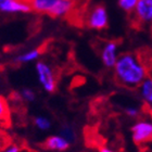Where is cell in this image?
Instances as JSON below:
<instances>
[{
	"label": "cell",
	"mask_w": 152,
	"mask_h": 152,
	"mask_svg": "<svg viewBox=\"0 0 152 152\" xmlns=\"http://www.w3.org/2000/svg\"><path fill=\"white\" fill-rule=\"evenodd\" d=\"M115 79L121 85L129 88H135L143 82L148 76L147 67L136 54H120L113 67Z\"/></svg>",
	"instance_id": "6da1fadb"
},
{
	"label": "cell",
	"mask_w": 152,
	"mask_h": 152,
	"mask_svg": "<svg viewBox=\"0 0 152 152\" xmlns=\"http://www.w3.org/2000/svg\"><path fill=\"white\" fill-rule=\"evenodd\" d=\"M32 10L53 18H64L74 9V0H29Z\"/></svg>",
	"instance_id": "7a4b0ae2"
},
{
	"label": "cell",
	"mask_w": 152,
	"mask_h": 152,
	"mask_svg": "<svg viewBox=\"0 0 152 152\" xmlns=\"http://www.w3.org/2000/svg\"><path fill=\"white\" fill-rule=\"evenodd\" d=\"M35 72L42 90L48 94H52L57 89V77L52 66L46 61L38 60L35 64Z\"/></svg>",
	"instance_id": "3957f363"
},
{
	"label": "cell",
	"mask_w": 152,
	"mask_h": 152,
	"mask_svg": "<svg viewBox=\"0 0 152 152\" xmlns=\"http://www.w3.org/2000/svg\"><path fill=\"white\" fill-rule=\"evenodd\" d=\"M109 24L108 10L103 4H96L89 10L86 16V25L95 31L107 28Z\"/></svg>",
	"instance_id": "277c9868"
},
{
	"label": "cell",
	"mask_w": 152,
	"mask_h": 152,
	"mask_svg": "<svg viewBox=\"0 0 152 152\" xmlns=\"http://www.w3.org/2000/svg\"><path fill=\"white\" fill-rule=\"evenodd\" d=\"M133 141L137 145H142L152 140V121L148 118L138 120L130 128Z\"/></svg>",
	"instance_id": "5b68a950"
},
{
	"label": "cell",
	"mask_w": 152,
	"mask_h": 152,
	"mask_svg": "<svg viewBox=\"0 0 152 152\" xmlns=\"http://www.w3.org/2000/svg\"><path fill=\"white\" fill-rule=\"evenodd\" d=\"M120 57L118 53V44L116 41H107L101 48L100 58L101 62L107 69H113L117 59Z\"/></svg>",
	"instance_id": "8992f818"
},
{
	"label": "cell",
	"mask_w": 152,
	"mask_h": 152,
	"mask_svg": "<svg viewBox=\"0 0 152 152\" xmlns=\"http://www.w3.org/2000/svg\"><path fill=\"white\" fill-rule=\"evenodd\" d=\"M31 11L29 0H7L0 3V12L6 14H25Z\"/></svg>",
	"instance_id": "52a82bcc"
},
{
	"label": "cell",
	"mask_w": 152,
	"mask_h": 152,
	"mask_svg": "<svg viewBox=\"0 0 152 152\" xmlns=\"http://www.w3.org/2000/svg\"><path fill=\"white\" fill-rule=\"evenodd\" d=\"M133 13L136 22L150 24L152 22V0H139Z\"/></svg>",
	"instance_id": "ba28073f"
},
{
	"label": "cell",
	"mask_w": 152,
	"mask_h": 152,
	"mask_svg": "<svg viewBox=\"0 0 152 152\" xmlns=\"http://www.w3.org/2000/svg\"><path fill=\"white\" fill-rule=\"evenodd\" d=\"M45 148L50 151L56 152H63L67 150L71 147V142L66 138H64L62 135L57 134V135H51L48 137L44 143Z\"/></svg>",
	"instance_id": "9c48e42d"
},
{
	"label": "cell",
	"mask_w": 152,
	"mask_h": 152,
	"mask_svg": "<svg viewBox=\"0 0 152 152\" xmlns=\"http://www.w3.org/2000/svg\"><path fill=\"white\" fill-rule=\"evenodd\" d=\"M140 98L147 104L152 105V77H148L143 79V82L138 86Z\"/></svg>",
	"instance_id": "30bf717a"
},
{
	"label": "cell",
	"mask_w": 152,
	"mask_h": 152,
	"mask_svg": "<svg viewBox=\"0 0 152 152\" xmlns=\"http://www.w3.org/2000/svg\"><path fill=\"white\" fill-rule=\"evenodd\" d=\"M41 56V51L38 48H34V49H29V50L22 52L19 54L18 57H15V62L21 64H27V63H33V62H37L39 60V58Z\"/></svg>",
	"instance_id": "8fae6325"
},
{
	"label": "cell",
	"mask_w": 152,
	"mask_h": 152,
	"mask_svg": "<svg viewBox=\"0 0 152 152\" xmlns=\"http://www.w3.org/2000/svg\"><path fill=\"white\" fill-rule=\"evenodd\" d=\"M10 122V109L9 104L2 96H0V124L8 125Z\"/></svg>",
	"instance_id": "7c38bea8"
},
{
	"label": "cell",
	"mask_w": 152,
	"mask_h": 152,
	"mask_svg": "<svg viewBox=\"0 0 152 152\" xmlns=\"http://www.w3.org/2000/svg\"><path fill=\"white\" fill-rule=\"evenodd\" d=\"M34 125L40 132H48L51 128V126H52V123H51V121L47 116L38 115V116H36L34 118Z\"/></svg>",
	"instance_id": "4fadbf2b"
},
{
	"label": "cell",
	"mask_w": 152,
	"mask_h": 152,
	"mask_svg": "<svg viewBox=\"0 0 152 152\" xmlns=\"http://www.w3.org/2000/svg\"><path fill=\"white\" fill-rule=\"evenodd\" d=\"M59 134L62 135L64 138H66L71 143L74 142V141L76 140V137H77L75 129H74L71 125H69V124H65V125H63V126L61 127Z\"/></svg>",
	"instance_id": "5bb4252c"
},
{
	"label": "cell",
	"mask_w": 152,
	"mask_h": 152,
	"mask_svg": "<svg viewBox=\"0 0 152 152\" xmlns=\"http://www.w3.org/2000/svg\"><path fill=\"white\" fill-rule=\"evenodd\" d=\"M139 0H117V4L121 9L127 13H132L136 8Z\"/></svg>",
	"instance_id": "9a60e30c"
},
{
	"label": "cell",
	"mask_w": 152,
	"mask_h": 152,
	"mask_svg": "<svg viewBox=\"0 0 152 152\" xmlns=\"http://www.w3.org/2000/svg\"><path fill=\"white\" fill-rule=\"evenodd\" d=\"M20 97L23 101L25 102H31L35 101L36 99V92L33 90L32 88H28V87H25V88H22L21 91H20Z\"/></svg>",
	"instance_id": "2e32d148"
},
{
	"label": "cell",
	"mask_w": 152,
	"mask_h": 152,
	"mask_svg": "<svg viewBox=\"0 0 152 152\" xmlns=\"http://www.w3.org/2000/svg\"><path fill=\"white\" fill-rule=\"evenodd\" d=\"M124 112H125V114H126L128 117H130V118H136V117L139 116V114H140L139 108H137L135 105L126 107L125 110H124Z\"/></svg>",
	"instance_id": "e0dca14e"
},
{
	"label": "cell",
	"mask_w": 152,
	"mask_h": 152,
	"mask_svg": "<svg viewBox=\"0 0 152 152\" xmlns=\"http://www.w3.org/2000/svg\"><path fill=\"white\" fill-rule=\"evenodd\" d=\"M2 152H21V149L16 145H9L8 147L4 148V150Z\"/></svg>",
	"instance_id": "ac0fdd59"
},
{
	"label": "cell",
	"mask_w": 152,
	"mask_h": 152,
	"mask_svg": "<svg viewBox=\"0 0 152 152\" xmlns=\"http://www.w3.org/2000/svg\"><path fill=\"white\" fill-rule=\"evenodd\" d=\"M99 152H115V151L112 150L111 148H109V147H101L99 149Z\"/></svg>",
	"instance_id": "d6986e66"
},
{
	"label": "cell",
	"mask_w": 152,
	"mask_h": 152,
	"mask_svg": "<svg viewBox=\"0 0 152 152\" xmlns=\"http://www.w3.org/2000/svg\"><path fill=\"white\" fill-rule=\"evenodd\" d=\"M150 31H151V34H152V22L150 23Z\"/></svg>",
	"instance_id": "ffe728a7"
},
{
	"label": "cell",
	"mask_w": 152,
	"mask_h": 152,
	"mask_svg": "<svg viewBox=\"0 0 152 152\" xmlns=\"http://www.w3.org/2000/svg\"><path fill=\"white\" fill-rule=\"evenodd\" d=\"M3 1H7V0H0V3H1V2H3Z\"/></svg>",
	"instance_id": "44dd1931"
}]
</instances>
